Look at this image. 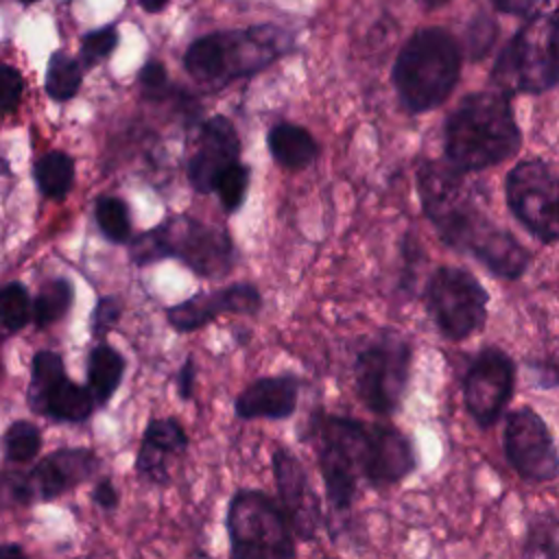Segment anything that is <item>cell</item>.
Masks as SVG:
<instances>
[{
    "mask_svg": "<svg viewBox=\"0 0 559 559\" xmlns=\"http://www.w3.org/2000/svg\"><path fill=\"white\" fill-rule=\"evenodd\" d=\"M417 190L426 218L448 247L474 255L500 280H518L526 273L528 249L485 214L465 173L424 159L417 168Z\"/></svg>",
    "mask_w": 559,
    "mask_h": 559,
    "instance_id": "cell-1",
    "label": "cell"
},
{
    "mask_svg": "<svg viewBox=\"0 0 559 559\" xmlns=\"http://www.w3.org/2000/svg\"><path fill=\"white\" fill-rule=\"evenodd\" d=\"M522 131L509 96L502 92L467 94L445 122V164L461 173H480L518 155Z\"/></svg>",
    "mask_w": 559,
    "mask_h": 559,
    "instance_id": "cell-2",
    "label": "cell"
},
{
    "mask_svg": "<svg viewBox=\"0 0 559 559\" xmlns=\"http://www.w3.org/2000/svg\"><path fill=\"white\" fill-rule=\"evenodd\" d=\"M290 48V33L273 24L218 31L203 35L188 46L183 68L197 83L218 90L236 79L264 70Z\"/></svg>",
    "mask_w": 559,
    "mask_h": 559,
    "instance_id": "cell-3",
    "label": "cell"
},
{
    "mask_svg": "<svg viewBox=\"0 0 559 559\" xmlns=\"http://www.w3.org/2000/svg\"><path fill=\"white\" fill-rule=\"evenodd\" d=\"M461 48L439 26L415 31L395 57L391 81L408 114H426L448 100L459 83Z\"/></svg>",
    "mask_w": 559,
    "mask_h": 559,
    "instance_id": "cell-4",
    "label": "cell"
},
{
    "mask_svg": "<svg viewBox=\"0 0 559 559\" xmlns=\"http://www.w3.org/2000/svg\"><path fill=\"white\" fill-rule=\"evenodd\" d=\"M129 258L138 266L173 258L201 277L221 280L231 273L236 249L223 227L207 225L190 214H175L135 236L129 245Z\"/></svg>",
    "mask_w": 559,
    "mask_h": 559,
    "instance_id": "cell-5",
    "label": "cell"
},
{
    "mask_svg": "<svg viewBox=\"0 0 559 559\" xmlns=\"http://www.w3.org/2000/svg\"><path fill=\"white\" fill-rule=\"evenodd\" d=\"M491 83L498 92L542 94L557 85V13L526 17V24L500 50Z\"/></svg>",
    "mask_w": 559,
    "mask_h": 559,
    "instance_id": "cell-6",
    "label": "cell"
},
{
    "mask_svg": "<svg viewBox=\"0 0 559 559\" xmlns=\"http://www.w3.org/2000/svg\"><path fill=\"white\" fill-rule=\"evenodd\" d=\"M229 552L236 559L295 557V535L275 500L258 489H238L225 518Z\"/></svg>",
    "mask_w": 559,
    "mask_h": 559,
    "instance_id": "cell-7",
    "label": "cell"
},
{
    "mask_svg": "<svg viewBox=\"0 0 559 559\" xmlns=\"http://www.w3.org/2000/svg\"><path fill=\"white\" fill-rule=\"evenodd\" d=\"M411 345L393 330L380 332L354 362V386L360 402L376 415H391L411 376Z\"/></svg>",
    "mask_w": 559,
    "mask_h": 559,
    "instance_id": "cell-8",
    "label": "cell"
},
{
    "mask_svg": "<svg viewBox=\"0 0 559 559\" xmlns=\"http://www.w3.org/2000/svg\"><path fill=\"white\" fill-rule=\"evenodd\" d=\"M426 306L445 338L463 341L483 330L489 293L467 269L437 266L426 284Z\"/></svg>",
    "mask_w": 559,
    "mask_h": 559,
    "instance_id": "cell-9",
    "label": "cell"
},
{
    "mask_svg": "<svg viewBox=\"0 0 559 559\" xmlns=\"http://www.w3.org/2000/svg\"><path fill=\"white\" fill-rule=\"evenodd\" d=\"M559 186L555 168L542 159L518 162L504 179V199L518 223L539 242L559 238Z\"/></svg>",
    "mask_w": 559,
    "mask_h": 559,
    "instance_id": "cell-10",
    "label": "cell"
},
{
    "mask_svg": "<svg viewBox=\"0 0 559 559\" xmlns=\"http://www.w3.org/2000/svg\"><path fill=\"white\" fill-rule=\"evenodd\" d=\"M515 386V362L496 345L483 347L469 362L463 380V400L469 417L480 426H493L507 411Z\"/></svg>",
    "mask_w": 559,
    "mask_h": 559,
    "instance_id": "cell-11",
    "label": "cell"
},
{
    "mask_svg": "<svg viewBox=\"0 0 559 559\" xmlns=\"http://www.w3.org/2000/svg\"><path fill=\"white\" fill-rule=\"evenodd\" d=\"M502 450L509 465L531 483L557 478L559 456L548 424L533 408L522 406L507 415Z\"/></svg>",
    "mask_w": 559,
    "mask_h": 559,
    "instance_id": "cell-12",
    "label": "cell"
},
{
    "mask_svg": "<svg viewBox=\"0 0 559 559\" xmlns=\"http://www.w3.org/2000/svg\"><path fill=\"white\" fill-rule=\"evenodd\" d=\"M273 476L280 496V509L284 511L290 531L301 542L314 539L321 526L319 496L314 493L308 472L301 461L286 448L273 452Z\"/></svg>",
    "mask_w": 559,
    "mask_h": 559,
    "instance_id": "cell-13",
    "label": "cell"
},
{
    "mask_svg": "<svg viewBox=\"0 0 559 559\" xmlns=\"http://www.w3.org/2000/svg\"><path fill=\"white\" fill-rule=\"evenodd\" d=\"M262 306V295L253 284H229L216 290L197 293L166 308V321L181 334L194 332L221 314H255Z\"/></svg>",
    "mask_w": 559,
    "mask_h": 559,
    "instance_id": "cell-14",
    "label": "cell"
},
{
    "mask_svg": "<svg viewBox=\"0 0 559 559\" xmlns=\"http://www.w3.org/2000/svg\"><path fill=\"white\" fill-rule=\"evenodd\" d=\"M240 157V138L234 122L225 116H212L203 122L197 148L188 162V181L199 194L214 188L216 177Z\"/></svg>",
    "mask_w": 559,
    "mask_h": 559,
    "instance_id": "cell-15",
    "label": "cell"
},
{
    "mask_svg": "<svg viewBox=\"0 0 559 559\" xmlns=\"http://www.w3.org/2000/svg\"><path fill=\"white\" fill-rule=\"evenodd\" d=\"M417 465L411 439L391 424H369V441L360 476L373 487L404 480Z\"/></svg>",
    "mask_w": 559,
    "mask_h": 559,
    "instance_id": "cell-16",
    "label": "cell"
},
{
    "mask_svg": "<svg viewBox=\"0 0 559 559\" xmlns=\"http://www.w3.org/2000/svg\"><path fill=\"white\" fill-rule=\"evenodd\" d=\"M98 469V456L85 448H68L57 450L44 461H39L26 483H22L24 502L33 496L41 500H50L79 483L87 480Z\"/></svg>",
    "mask_w": 559,
    "mask_h": 559,
    "instance_id": "cell-17",
    "label": "cell"
},
{
    "mask_svg": "<svg viewBox=\"0 0 559 559\" xmlns=\"http://www.w3.org/2000/svg\"><path fill=\"white\" fill-rule=\"evenodd\" d=\"M299 397V380L295 376H264L245 386L234 411L240 419H286L295 413Z\"/></svg>",
    "mask_w": 559,
    "mask_h": 559,
    "instance_id": "cell-18",
    "label": "cell"
},
{
    "mask_svg": "<svg viewBox=\"0 0 559 559\" xmlns=\"http://www.w3.org/2000/svg\"><path fill=\"white\" fill-rule=\"evenodd\" d=\"M186 448L188 435L177 417L151 419L135 456L138 476L153 485L168 483V459Z\"/></svg>",
    "mask_w": 559,
    "mask_h": 559,
    "instance_id": "cell-19",
    "label": "cell"
},
{
    "mask_svg": "<svg viewBox=\"0 0 559 559\" xmlns=\"http://www.w3.org/2000/svg\"><path fill=\"white\" fill-rule=\"evenodd\" d=\"M319 472L323 478L328 504L334 511H347L356 496L358 472L334 443L323 439H319Z\"/></svg>",
    "mask_w": 559,
    "mask_h": 559,
    "instance_id": "cell-20",
    "label": "cell"
},
{
    "mask_svg": "<svg viewBox=\"0 0 559 559\" xmlns=\"http://www.w3.org/2000/svg\"><path fill=\"white\" fill-rule=\"evenodd\" d=\"M266 146L275 164L288 170H301L310 166L319 155L314 135L293 122H277L266 135Z\"/></svg>",
    "mask_w": 559,
    "mask_h": 559,
    "instance_id": "cell-21",
    "label": "cell"
},
{
    "mask_svg": "<svg viewBox=\"0 0 559 559\" xmlns=\"http://www.w3.org/2000/svg\"><path fill=\"white\" fill-rule=\"evenodd\" d=\"M94 395L87 386L72 382L70 378H59L46 393L41 411L57 421H85L94 413Z\"/></svg>",
    "mask_w": 559,
    "mask_h": 559,
    "instance_id": "cell-22",
    "label": "cell"
},
{
    "mask_svg": "<svg viewBox=\"0 0 559 559\" xmlns=\"http://www.w3.org/2000/svg\"><path fill=\"white\" fill-rule=\"evenodd\" d=\"M124 376V358L109 343H98L87 358V389L98 406L107 404Z\"/></svg>",
    "mask_w": 559,
    "mask_h": 559,
    "instance_id": "cell-23",
    "label": "cell"
},
{
    "mask_svg": "<svg viewBox=\"0 0 559 559\" xmlns=\"http://www.w3.org/2000/svg\"><path fill=\"white\" fill-rule=\"evenodd\" d=\"M35 181L44 197L63 199L74 183V162L63 151H50L35 164Z\"/></svg>",
    "mask_w": 559,
    "mask_h": 559,
    "instance_id": "cell-24",
    "label": "cell"
},
{
    "mask_svg": "<svg viewBox=\"0 0 559 559\" xmlns=\"http://www.w3.org/2000/svg\"><path fill=\"white\" fill-rule=\"evenodd\" d=\"M72 297H74V290L68 280H63V277L50 280L39 288L35 304L31 308V317L35 319V323L39 328H46V325L59 321L70 310Z\"/></svg>",
    "mask_w": 559,
    "mask_h": 559,
    "instance_id": "cell-25",
    "label": "cell"
},
{
    "mask_svg": "<svg viewBox=\"0 0 559 559\" xmlns=\"http://www.w3.org/2000/svg\"><path fill=\"white\" fill-rule=\"evenodd\" d=\"M83 81V72L76 59L66 52H55L46 68V92L55 100H70Z\"/></svg>",
    "mask_w": 559,
    "mask_h": 559,
    "instance_id": "cell-26",
    "label": "cell"
},
{
    "mask_svg": "<svg viewBox=\"0 0 559 559\" xmlns=\"http://www.w3.org/2000/svg\"><path fill=\"white\" fill-rule=\"evenodd\" d=\"M96 225L100 234L114 242L124 245L131 238V214L129 205L120 197H100L94 207Z\"/></svg>",
    "mask_w": 559,
    "mask_h": 559,
    "instance_id": "cell-27",
    "label": "cell"
},
{
    "mask_svg": "<svg viewBox=\"0 0 559 559\" xmlns=\"http://www.w3.org/2000/svg\"><path fill=\"white\" fill-rule=\"evenodd\" d=\"M66 376L63 360L55 352H37L33 358V373H31V386H28V402L39 413L46 393L52 389V384Z\"/></svg>",
    "mask_w": 559,
    "mask_h": 559,
    "instance_id": "cell-28",
    "label": "cell"
},
{
    "mask_svg": "<svg viewBox=\"0 0 559 559\" xmlns=\"http://www.w3.org/2000/svg\"><path fill=\"white\" fill-rule=\"evenodd\" d=\"M249 181H251V168L247 164H240V162L227 166L216 177L212 192L218 194V201H221V205L227 214H234L242 207V203L247 199Z\"/></svg>",
    "mask_w": 559,
    "mask_h": 559,
    "instance_id": "cell-29",
    "label": "cell"
},
{
    "mask_svg": "<svg viewBox=\"0 0 559 559\" xmlns=\"http://www.w3.org/2000/svg\"><path fill=\"white\" fill-rule=\"evenodd\" d=\"M31 319V295L22 284H9L0 290V325L9 332L22 330Z\"/></svg>",
    "mask_w": 559,
    "mask_h": 559,
    "instance_id": "cell-30",
    "label": "cell"
},
{
    "mask_svg": "<svg viewBox=\"0 0 559 559\" xmlns=\"http://www.w3.org/2000/svg\"><path fill=\"white\" fill-rule=\"evenodd\" d=\"M2 445H4L7 459H11V461H28V459H33L39 452L41 437H39V430L33 424L15 421V424H11L7 428Z\"/></svg>",
    "mask_w": 559,
    "mask_h": 559,
    "instance_id": "cell-31",
    "label": "cell"
},
{
    "mask_svg": "<svg viewBox=\"0 0 559 559\" xmlns=\"http://www.w3.org/2000/svg\"><path fill=\"white\" fill-rule=\"evenodd\" d=\"M526 557H557V520L555 515H539L528 524L524 539Z\"/></svg>",
    "mask_w": 559,
    "mask_h": 559,
    "instance_id": "cell-32",
    "label": "cell"
},
{
    "mask_svg": "<svg viewBox=\"0 0 559 559\" xmlns=\"http://www.w3.org/2000/svg\"><path fill=\"white\" fill-rule=\"evenodd\" d=\"M118 44V31L114 26H103L98 31H92L83 37L81 44V61L83 66L92 68L98 61H103L105 57H109L114 52Z\"/></svg>",
    "mask_w": 559,
    "mask_h": 559,
    "instance_id": "cell-33",
    "label": "cell"
},
{
    "mask_svg": "<svg viewBox=\"0 0 559 559\" xmlns=\"http://www.w3.org/2000/svg\"><path fill=\"white\" fill-rule=\"evenodd\" d=\"M496 22L487 15H478L467 28V52L472 59H483L496 41Z\"/></svg>",
    "mask_w": 559,
    "mask_h": 559,
    "instance_id": "cell-34",
    "label": "cell"
},
{
    "mask_svg": "<svg viewBox=\"0 0 559 559\" xmlns=\"http://www.w3.org/2000/svg\"><path fill=\"white\" fill-rule=\"evenodd\" d=\"M138 81H140L142 94H144L146 98L162 100V98H166V94H170L168 74H166L164 63H159V61H148V63H144L142 70H140V74H138Z\"/></svg>",
    "mask_w": 559,
    "mask_h": 559,
    "instance_id": "cell-35",
    "label": "cell"
},
{
    "mask_svg": "<svg viewBox=\"0 0 559 559\" xmlns=\"http://www.w3.org/2000/svg\"><path fill=\"white\" fill-rule=\"evenodd\" d=\"M120 314H122V301L116 295L100 297L92 312V334L105 336L118 323Z\"/></svg>",
    "mask_w": 559,
    "mask_h": 559,
    "instance_id": "cell-36",
    "label": "cell"
},
{
    "mask_svg": "<svg viewBox=\"0 0 559 559\" xmlns=\"http://www.w3.org/2000/svg\"><path fill=\"white\" fill-rule=\"evenodd\" d=\"M24 81L20 72L11 66L0 63V109H15L22 98Z\"/></svg>",
    "mask_w": 559,
    "mask_h": 559,
    "instance_id": "cell-37",
    "label": "cell"
},
{
    "mask_svg": "<svg viewBox=\"0 0 559 559\" xmlns=\"http://www.w3.org/2000/svg\"><path fill=\"white\" fill-rule=\"evenodd\" d=\"M498 11L520 15V17H535L548 11H555V0H491Z\"/></svg>",
    "mask_w": 559,
    "mask_h": 559,
    "instance_id": "cell-38",
    "label": "cell"
},
{
    "mask_svg": "<svg viewBox=\"0 0 559 559\" xmlns=\"http://www.w3.org/2000/svg\"><path fill=\"white\" fill-rule=\"evenodd\" d=\"M194 376H197V367H194V358L188 356L183 360V365L179 367L177 376H175V386H177V395L181 400H190L192 391H194Z\"/></svg>",
    "mask_w": 559,
    "mask_h": 559,
    "instance_id": "cell-39",
    "label": "cell"
},
{
    "mask_svg": "<svg viewBox=\"0 0 559 559\" xmlns=\"http://www.w3.org/2000/svg\"><path fill=\"white\" fill-rule=\"evenodd\" d=\"M92 500L100 507V509H116V504H118V491H116V487H114V483L109 480V478H103L96 487H94V491H92Z\"/></svg>",
    "mask_w": 559,
    "mask_h": 559,
    "instance_id": "cell-40",
    "label": "cell"
},
{
    "mask_svg": "<svg viewBox=\"0 0 559 559\" xmlns=\"http://www.w3.org/2000/svg\"><path fill=\"white\" fill-rule=\"evenodd\" d=\"M140 4H142V9L144 11H148V13H157V11H162L164 7H166V2L168 0H138Z\"/></svg>",
    "mask_w": 559,
    "mask_h": 559,
    "instance_id": "cell-41",
    "label": "cell"
},
{
    "mask_svg": "<svg viewBox=\"0 0 559 559\" xmlns=\"http://www.w3.org/2000/svg\"><path fill=\"white\" fill-rule=\"evenodd\" d=\"M9 555H22V548H17V546H0V557H9Z\"/></svg>",
    "mask_w": 559,
    "mask_h": 559,
    "instance_id": "cell-42",
    "label": "cell"
},
{
    "mask_svg": "<svg viewBox=\"0 0 559 559\" xmlns=\"http://www.w3.org/2000/svg\"><path fill=\"white\" fill-rule=\"evenodd\" d=\"M426 7H441V4H445V2H450V0H421Z\"/></svg>",
    "mask_w": 559,
    "mask_h": 559,
    "instance_id": "cell-43",
    "label": "cell"
},
{
    "mask_svg": "<svg viewBox=\"0 0 559 559\" xmlns=\"http://www.w3.org/2000/svg\"><path fill=\"white\" fill-rule=\"evenodd\" d=\"M22 2H35V0H22Z\"/></svg>",
    "mask_w": 559,
    "mask_h": 559,
    "instance_id": "cell-44",
    "label": "cell"
}]
</instances>
